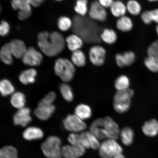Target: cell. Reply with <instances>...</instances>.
<instances>
[{"mask_svg":"<svg viewBox=\"0 0 158 158\" xmlns=\"http://www.w3.org/2000/svg\"><path fill=\"white\" fill-rule=\"evenodd\" d=\"M56 94L55 92H49L39 102L38 105H52L53 102L56 100Z\"/></svg>","mask_w":158,"mask_h":158,"instance_id":"40","label":"cell"},{"mask_svg":"<svg viewBox=\"0 0 158 158\" xmlns=\"http://www.w3.org/2000/svg\"><path fill=\"white\" fill-rule=\"evenodd\" d=\"M13 56L9 43L4 45L0 51V58L5 64L11 65L13 64Z\"/></svg>","mask_w":158,"mask_h":158,"instance_id":"24","label":"cell"},{"mask_svg":"<svg viewBox=\"0 0 158 158\" xmlns=\"http://www.w3.org/2000/svg\"><path fill=\"white\" fill-rule=\"evenodd\" d=\"M15 89L12 84L7 79H3L0 82V91L2 96H7L14 93Z\"/></svg>","mask_w":158,"mask_h":158,"instance_id":"31","label":"cell"},{"mask_svg":"<svg viewBox=\"0 0 158 158\" xmlns=\"http://www.w3.org/2000/svg\"><path fill=\"white\" fill-rule=\"evenodd\" d=\"M116 26L118 30L122 32H128L133 27V23L130 17L124 15L118 18L116 21Z\"/></svg>","mask_w":158,"mask_h":158,"instance_id":"23","label":"cell"},{"mask_svg":"<svg viewBox=\"0 0 158 158\" xmlns=\"http://www.w3.org/2000/svg\"><path fill=\"white\" fill-rule=\"evenodd\" d=\"M142 21L146 25L155 22L158 24V8L150 10H146L141 14Z\"/></svg>","mask_w":158,"mask_h":158,"instance_id":"25","label":"cell"},{"mask_svg":"<svg viewBox=\"0 0 158 158\" xmlns=\"http://www.w3.org/2000/svg\"><path fill=\"white\" fill-rule=\"evenodd\" d=\"M0 158H18L17 150L12 146H6L0 151Z\"/></svg>","mask_w":158,"mask_h":158,"instance_id":"36","label":"cell"},{"mask_svg":"<svg viewBox=\"0 0 158 158\" xmlns=\"http://www.w3.org/2000/svg\"><path fill=\"white\" fill-rule=\"evenodd\" d=\"M110 8L112 15L118 19L125 15L127 12L126 5L120 0L114 1Z\"/></svg>","mask_w":158,"mask_h":158,"instance_id":"19","label":"cell"},{"mask_svg":"<svg viewBox=\"0 0 158 158\" xmlns=\"http://www.w3.org/2000/svg\"><path fill=\"white\" fill-rule=\"evenodd\" d=\"M55 74L64 82L70 81L73 78L76 69L75 65L68 59L59 58L54 64Z\"/></svg>","mask_w":158,"mask_h":158,"instance_id":"2","label":"cell"},{"mask_svg":"<svg viewBox=\"0 0 158 158\" xmlns=\"http://www.w3.org/2000/svg\"><path fill=\"white\" fill-rule=\"evenodd\" d=\"M122 143L124 145L128 146L133 143L134 133L133 130L130 127H125L120 131V135Z\"/></svg>","mask_w":158,"mask_h":158,"instance_id":"29","label":"cell"},{"mask_svg":"<svg viewBox=\"0 0 158 158\" xmlns=\"http://www.w3.org/2000/svg\"><path fill=\"white\" fill-rule=\"evenodd\" d=\"M143 133L149 137H154L158 134V122L152 119L146 122L142 127Z\"/></svg>","mask_w":158,"mask_h":158,"instance_id":"17","label":"cell"},{"mask_svg":"<svg viewBox=\"0 0 158 158\" xmlns=\"http://www.w3.org/2000/svg\"><path fill=\"white\" fill-rule=\"evenodd\" d=\"M144 64L151 72H158V61L153 57L148 56L144 60Z\"/></svg>","mask_w":158,"mask_h":158,"instance_id":"39","label":"cell"},{"mask_svg":"<svg viewBox=\"0 0 158 158\" xmlns=\"http://www.w3.org/2000/svg\"><path fill=\"white\" fill-rule=\"evenodd\" d=\"M10 102L13 107L19 109L25 107L26 99L24 94L19 92L14 93L12 95Z\"/></svg>","mask_w":158,"mask_h":158,"instance_id":"28","label":"cell"},{"mask_svg":"<svg viewBox=\"0 0 158 158\" xmlns=\"http://www.w3.org/2000/svg\"><path fill=\"white\" fill-rule=\"evenodd\" d=\"M72 22L69 18L62 16L58 20V25L59 28L62 31H68L72 27Z\"/></svg>","mask_w":158,"mask_h":158,"instance_id":"38","label":"cell"},{"mask_svg":"<svg viewBox=\"0 0 158 158\" xmlns=\"http://www.w3.org/2000/svg\"><path fill=\"white\" fill-rule=\"evenodd\" d=\"M68 140L71 145L81 144L80 134L76 133H71L69 136Z\"/></svg>","mask_w":158,"mask_h":158,"instance_id":"42","label":"cell"},{"mask_svg":"<svg viewBox=\"0 0 158 158\" xmlns=\"http://www.w3.org/2000/svg\"><path fill=\"white\" fill-rule=\"evenodd\" d=\"M44 136V133L40 128L35 127L27 128L23 133V137L28 141L40 139Z\"/></svg>","mask_w":158,"mask_h":158,"instance_id":"20","label":"cell"},{"mask_svg":"<svg viewBox=\"0 0 158 158\" xmlns=\"http://www.w3.org/2000/svg\"><path fill=\"white\" fill-rule=\"evenodd\" d=\"M71 60L73 64L78 67H82L86 64L85 55L82 51L78 50L73 52Z\"/></svg>","mask_w":158,"mask_h":158,"instance_id":"30","label":"cell"},{"mask_svg":"<svg viewBox=\"0 0 158 158\" xmlns=\"http://www.w3.org/2000/svg\"><path fill=\"white\" fill-rule=\"evenodd\" d=\"M61 141L55 136L47 138L41 145V149L45 156L49 158H62Z\"/></svg>","mask_w":158,"mask_h":158,"instance_id":"4","label":"cell"},{"mask_svg":"<svg viewBox=\"0 0 158 158\" xmlns=\"http://www.w3.org/2000/svg\"><path fill=\"white\" fill-rule=\"evenodd\" d=\"M30 114L29 108L24 107L19 109L13 116L14 123L16 125L25 127L31 121Z\"/></svg>","mask_w":158,"mask_h":158,"instance_id":"13","label":"cell"},{"mask_svg":"<svg viewBox=\"0 0 158 158\" xmlns=\"http://www.w3.org/2000/svg\"><path fill=\"white\" fill-rule=\"evenodd\" d=\"M31 14V11H19L17 16L21 20H24L28 18Z\"/></svg>","mask_w":158,"mask_h":158,"instance_id":"44","label":"cell"},{"mask_svg":"<svg viewBox=\"0 0 158 158\" xmlns=\"http://www.w3.org/2000/svg\"><path fill=\"white\" fill-rule=\"evenodd\" d=\"M75 114L79 118L84 120L88 119L91 117L92 110L87 105L81 104L75 108Z\"/></svg>","mask_w":158,"mask_h":158,"instance_id":"26","label":"cell"},{"mask_svg":"<svg viewBox=\"0 0 158 158\" xmlns=\"http://www.w3.org/2000/svg\"><path fill=\"white\" fill-rule=\"evenodd\" d=\"M98 1L101 5L106 9L107 8H110L114 1V0H98Z\"/></svg>","mask_w":158,"mask_h":158,"instance_id":"45","label":"cell"},{"mask_svg":"<svg viewBox=\"0 0 158 158\" xmlns=\"http://www.w3.org/2000/svg\"><path fill=\"white\" fill-rule=\"evenodd\" d=\"M134 94V91L131 89L117 91L114 95V100L113 106L115 111L118 113H124L128 111Z\"/></svg>","mask_w":158,"mask_h":158,"instance_id":"3","label":"cell"},{"mask_svg":"<svg viewBox=\"0 0 158 158\" xmlns=\"http://www.w3.org/2000/svg\"><path fill=\"white\" fill-rule=\"evenodd\" d=\"M126 6L127 11L131 15H138L141 13V5L136 0H128Z\"/></svg>","mask_w":158,"mask_h":158,"instance_id":"33","label":"cell"},{"mask_svg":"<svg viewBox=\"0 0 158 158\" xmlns=\"http://www.w3.org/2000/svg\"><path fill=\"white\" fill-rule=\"evenodd\" d=\"M37 75L36 70L33 69H30L23 71L20 74L19 79L22 84L24 85L33 84L35 80Z\"/></svg>","mask_w":158,"mask_h":158,"instance_id":"21","label":"cell"},{"mask_svg":"<svg viewBox=\"0 0 158 158\" xmlns=\"http://www.w3.org/2000/svg\"><path fill=\"white\" fill-rule=\"evenodd\" d=\"M147 52L148 56L152 57L158 61V45L155 41L148 47Z\"/></svg>","mask_w":158,"mask_h":158,"instance_id":"41","label":"cell"},{"mask_svg":"<svg viewBox=\"0 0 158 158\" xmlns=\"http://www.w3.org/2000/svg\"><path fill=\"white\" fill-rule=\"evenodd\" d=\"M55 106L54 105H38L34 111L35 116L42 120H46L51 117L55 111Z\"/></svg>","mask_w":158,"mask_h":158,"instance_id":"15","label":"cell"},{"mask_svg":"<svg viewBox=\"0 0 158 158\" xmlns=\"http://www.w3.org/2000/svg\"><path fill=\"white\" fill-rule=\"evenodd\" d=\"M81 144L85 149H99L100 143L99 139L89 131H83L80 134Z\"/></svg>","mask_w":158,"mask_h":158,"instance_id":"12","label":"cell"},{"mask_svg":"<svg viewBox=\"0 0 158 158\" xmlns=\"http://www.w3.org/2000/svg\"><path fill=\"white\" fill-rule=\"evenodd\" d=\"M63 123L65 129L73 133L83 131L87 127L84 120L75 114H69L63 120Z\"/></svg>","mask_w":158,"mask_h":158,"instance_id":"7","label":"cell"},{"mask_svg":"<svg viewBox=\"0 0 158 158\" xmlns=\"http://www.w3.org/2000/svg\"><path fill=\"white\" fill-rule=\"evenodd\" d=\"M100 39L105 43L108 44H112L117 40V35L114 30L111 29H104L101 33Z\"/></svg>","mask_w":158,"mask_h":158,"instance_id":"27","label":"cell"},{"mask_svg":"<svg viewBox=\"0 0 158 158\" xmlns=\"http://www.w3.org/2000/svg\"><path fill=\"white\" fill-rule=\"evenodd\" d=\"M66 41L69 50L73 52L80 50L83 45V39L76 34L70 35L67 37Z\"/></svg>","mask_w":158,"mask_h":158,"instance_id":"18","label":"cell"},{"mask_svg":"<svg viewBox=\"0 0 158 158\" xmlns=\"http://www.w3.org/2000/svg\"><path fill=\"white\" fill-rule=\"evenodd\" d=\"M88 15L91 19L100 22L105 21L107 17L105 8L101 5L98 1L92 2L89 8Z\"/></svg>","mask_w":158,"mask_h":158,"instance_id":"9","label":"cell"},{"mask_svg":"<svg viewBox=\"0 0 158 158\" xmlns=\"http://www.w3.org/2000/svg\"><path fill=\"white\" fill-rule=\"evenodd\" d=\"M106 52L103 47L99 45H95L92 47L89 50V58L92 64L100 66L105 62Z\"/></svg>","mask_w":158,"mask_h":158,"instance_id":"8","label":"cell"},{"mask_svg":"<svg viewBox=\"0 0 158 158\" xmlns=\"http://www.w3.org/2000/svg\"><path fill=\"white\" fill-rule=\"evenodd\" d=\"M85 149L81 144L65 145L62 148V156L64 158H78L84 155Z\"/></svg>","mask_w":158,"mask_h":158,"instance_id":"11","label":"cell"},{"mask_svg":"<svg viewBox=\"0 0 158 158\" xmlns=\"http://www.w3.org/2000/svg\"><path fill=\"white\" fill-rule=\"evenodd\" d=\"M37 39L39 48L47 56H56L65 48L64 37L58 31L51 33L47 31H42L39 33Z\"/></svg>","mask_w":158,"mask_h":158,"instance_id":"1","label":"cell"},{"mask_svg":"<svg viewBox=\"0 0 158 158\" xmlns=\"http://www.w3.org/2000/svg\"><path fill=\"white\" fill-rule=\"evenodd\" d=\"M89 9L88 0H77L74 10L79 15L85 16L88 13Z\"/></svg>","mask_w":158,"mask_h":158,"instance_id":"37","label":"cell"},{"mask_svg":"<svg viewBox=\"0 0 158 158\" xmlns=\"http://www.w3.org/2000/svg\"><path fill=\"white\" fill-rule=\"evenodd\" d=\"M113 158H125L124 157V156L122 155V154H120L119 155H118L117 156H115V157H114Z\"/></svg>","mask_w":158,"mask_h":158,"instance_id":"47","label":"cell"},{"mask_svg":"<svg viewBox=\"0 0 158 158\" xmlns=\"http://www.w3.org/2000/svg\"><path fill=\"white\" fill-rule=\"evenodd\" d=\"M156 41V42L157 43V44L158 45V39L157 40H155Z\"/></svg>","mask_w":158,"mask_h":158,"instance_id":"50","label":"cell"},{"mask_svg":"<svg viewBox=\"0 0 158 158\" xmlns=\"http://www.w3.org/2000/svg\"><path fill=\"white\" fill-rule=\"evenodd\" d=\"M156 32L157 33V34L158 35V24L156 26Z\"/></svg>","mask_w":158,"mask_h":158,"instance_id":"48","label":"cell"},{"mask_svg":"<svg viewBox=\"0 0 158 158\" xmlns=\"http://www.w3.org/2000/svg\"><path fill=\"white\" fill-rule=\"evenodd\" d=\"M11 5L15 10L31 11V5L29 0H12Z\"/></svg>","mask_w":158,"mask_h":158,"instance_id":"32","label":"cell"},{"mask_svg":"<svg viewBox=\"0 0 158 158\" xmlns=\"http://www.w3.org/2000/svg\"><path fill=\"white\" fill-rule=\"evenodd\" d=\"M102 130L106 139H116L119 136L120 131L119 126L110 116L102 118Z\"/></svg>","mask_w":158,"mask_h":158,"instance_id":"6","label":"cell"},{"mask_svg":"<svg viewBox=\"0 0 158 158\" xmlns=\"http://www.w3.org/2000/svg\"><path fill=\"white\" fill-rule=\"evenodd\" d=\"M148 1L150 2H155L157 1L158 0H148Z\"/></svg>","mask_w":158,"mask_h":158,"instance_id":"49","label":"cell"},{"mask_svg":"<svg viewBox=\"0 0 158 158\" xmlns=\"http://www.w3.org/2000/svg\"><path fill=\"white\" fill-rule=\"evenodd\" d=\"M55 1H63V0H55Z\"/></svg>","mask_w":158,"mask_h":158,"instance_id":"51","label":"cell"},{"mask_svg":"<svg viewBox=\"0 0 158 158\" xmlns=\"http://www.w3.org/2000/svg\"><path fill=\"white\" fill-rule=\"evenodd\" d=\"M9 44L13 56L18 59L22 58L27 49L24 41L15 39L12 40Z\"/></svg>","mask_w":158,"mask_h":158,"instance_id":"16","label":"cell"},{"mask_svg":"<svg viewBox=\"0 0 158 158\" xmlns=\"http://www.w3.org/2000/svg\"><path fill=\"white\" fill-rule=\"evenodd\" d=\"M116 139H107L100 144L99 148L100 155L102 158H113L122 153V148Z\"/></svg>","mask_w":158,"mask_h":158,"instance_id":"5","label":"cell"},{"mask_svg":"<svg viewBox=\"0 0 158 158\" xmlns=\"http://www.w3.org/2000/svg\"><path fill=\"white\" fill-rule=\"evenodd\" d=\"M116 64L120 68L129 66L135 62L136 56L133 51H126L123 53H118L115 57Z\"/></svg>","mask_w":158,"mask_h":158,"instance_id":"14","label":"cell"},{"mask_svg":"<svg viewBox=\"0 0 158 158\" xmlns=\"http://www.w3.org/2000/svg\"><path fill=\"white\" fill-rule=\"evenodd\" d=\"M22 59L25 64L27 66H35L40 64L43 57L40 52L33 47H31L27 48Z\"/></svg>","mask_w":158,"mask_h":158,"instance_id":"10","label":"cell"},{"mask_svg":"<svg viewBox=\"0 0 158 158\" xmlns=\"http://www.w3.org/2000/svg\"><path fill=\"white\" fill-rule=\"evenodd\" d=\"M102 118H98L92 122L90 127V131L99 140L106 139L102 131Z\"/></svg>","mask_w":158,"mask_h":158,"instance_id":"22","label":"cell"},{"mask_svg":"<svg viewBox=\"0 0 158 158\" xmlns=\"http://www.w3.org/2000/svg\"><path fill=\"white\" fill-rule=\"evenodd\" d=\"M59 90L63 98L67 102L72 101L74 99V94L71 86L65 83L61 84L59 86Z\"/></svg>","mask_w":158,"mask_h":158,"instance_id":"35","label":"cell"},{"mask_svg":"<svg viewBox=\"0 0 158 158\" xmlns=\"http://www.w3.org/2000/svg\"><path fill=\"white\" fill-rule=\"evenodd\" d=\"M130 81L129 78L125 75H122L116 79L114 86L118 91H122L129 89Z\"/></svg>","mask_w":158,"mask_h":158,"instance_id":"34","label":"cell"},{"mask_svg":"<svg viewBox=\"0 0 158 158\" xmlns=\"http://www.w3.org/2000/svg\"><path fill=\"white\" fill-rule=\"evenodd\" d=\"M44 1V0H30V3L31 6L37 7L39 6Z\"/></svg>","mask_w":158,"mask_h":158,"instance_id":"46","label":"cell"},{"mask_svg":"<svg viewBox=\"0 0 158 158\" xmlns=\"http://www.w3.org/2000/svg\"><path fill=\"white\" fill-rule=\"evenodd\" d=\"M10 26L6 21H2L0 25V34L2 36H5L9 32Z\"/></svg>","mask_w":158,"mask_h":158,"instance_id":"43","label":"cell"}]
</instances>
